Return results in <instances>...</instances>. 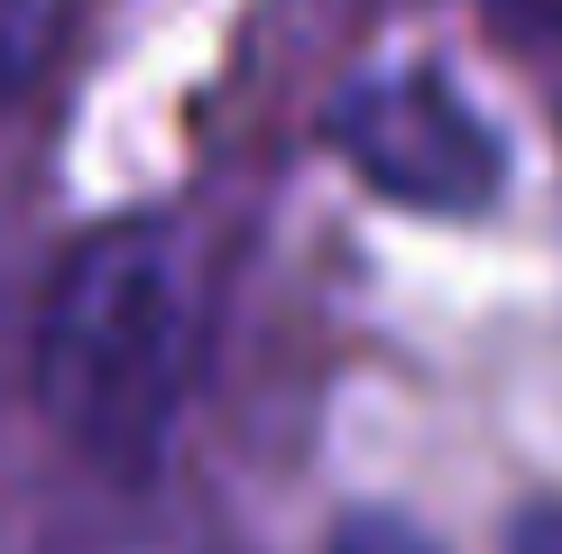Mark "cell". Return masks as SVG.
<instances>
[{
    "label": "cell",
    "instance_id": "8992f818",
    "mask_svg": "<svg viewBox=\"0 0 562 554\" xmlns=\"http://www.w3.org/2000/svg\"><path fill=\"white\" fill-rule=\"evenodd\" d=\"M498 19L526 37H562V0H498Z\"/></svg>",
    "mask_w": 562,
    "mask_h": 554
},
{
    "label": "cell",
    "instance_id": "5b68a950",
    "mask_svg": "<svg viewBox=\"0 0 562 554\" xmlns=\"http://www.w3.org/2000/svg\"><path fill=\"white\" fill-rule=\"evenodd\" d=\"M507 554H562V499L553 508H526V518L507 527Z\"/></svg>",
    "mask_w": 562,
    "mask_h": 554
},
{
    "label": "cell",
    "instance_id": "6da1fadb",
    "mask_svg": "<svg viewBox=\"0 0 562 554\" xmlns=\"http://www.w3.org/2000/svg\"><path fill=\"white\" fill-rule=\"evenodd\" d=\"M194 352H203V296L176 231L148 222L92 231L46 287L37 398L65 425V444H83L111 472H138L184 416Z\"/></svg>",
    "mask_w": 562,
    "mask_h": 554
},
{
    "label": "cell",
    "instance_id": "3957f363",
    "mask_svg": "<svg viewBox=\"0 0 562 554\" xmlns=\"http://www.w3.org/2000/svg\"><path fill=\"white\" fill-rule=\"evenodd\" d=\"M65 37V0H0V102H19Z\"/></svg>",
    "mask_w": 562,
    "mask_h": 554
},
{
    "label": "cell",
    "instance_id": "7a4b0ae2",
    "mask_svg": "<svg viewBox=\"0 0 562 554\" xmlns=\"http://www.w3.org/2000/svg\"><path fill=\"white\" fill-rule=\"evenodd\" d=\"M333 148L360 167L369 195L415 203V213H471L498 195V130L480 121L471 92L442 75H369L333 111Z\"/></svg>",
    "mask_w": 562,
    "mask_h": 554
},
{
    "label": "cell",
    "instance_id": "277c9868",
    "mask_svg": "<svg viewBox=\"0 0 562 554\" xmlns=\"http://www.w3.org/2000/svg\"><path fill=\"white\" fill-rule=\"evenodd\" d=\"M333 554H434V545H425V536H415V527H406V518H350Z\"/></svg>",
    "mask_w": 562,
    "mask_h": 554
}]
</instances>
